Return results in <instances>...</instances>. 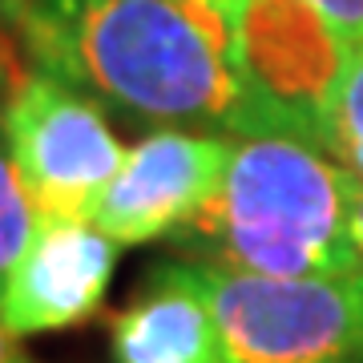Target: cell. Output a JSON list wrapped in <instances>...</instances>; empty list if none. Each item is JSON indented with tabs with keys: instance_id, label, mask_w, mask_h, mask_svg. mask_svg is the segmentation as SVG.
<instances>
[{
	"instance_id": "cell-1",
	"label": "cell",
	"mask_w": 363,
	"mask_h": 363,
	"mask_svg": "<svg viewBox=\"0 0 363 363\" xmlns=\"http://www.w3.org/2000/svg\"><path fill=\"white\" fill-rule=\"evenodd\" d=\"M25 65L101 109L178 130H238L234 16L186 0H21Z\"/></svg>"
},
{
	"instance_id": "cell-2",
	"label": "cell",
	"mask_w": 363,
	"mask_h": 363,
	"mask_svg": "<svg viewBox=\"0 0 363 363\" xmlns=\"http://www.w3.org/2000/svg\"><path fill=\"white\" fill-rule=\"evenodd\" d=\"M178 242L255 274L363 271L351 242V174L323 145L283 133L234 138L218 194Z\"/></svg>"
},
{
	"instance_id": "cell-3",
	"label": "cell",
	"mask_w": 363,
	"mask_h": 363,
	"mask_svg": "<svg viewBox=\"0 0 363 363\" xmlns=\"http://www.w3.org/2000/svg\"><path fill=\"white\" fill-rule=\"evenodd\" d=\"M230 363H359L363 271L255 274L186 259Z\"/></svg>"
},
{
	"instance_id": "cell-4",
	"label": "cell",
	"mask_w": 363,
	"mask_h": 363,
	"mask_svg": "<svg viewBox=\"0 0 363 363\" xmlns=\"http://www.w3.org/2000/svg\"><path fill=\"white\" fill-rule=\"evenodd\" d=\"M347 37L311 0H242L234 13L238 130L303 138L327 150V121L347 69Z\"/></svg>"
},
{
	"instance_id": "cell-5",
	"label": "cell",
	"mask_w": 363,
	"mask_h": 363,
	"mask_svg": "<svg viewBox=\"0 0 363 363\" xmlns=\"http://www.w3.org/2000/svg\"><path fill=\"white\" fill-rule=\"evenodd\" d=\"M0 121L37 218L93 222L125 157L101 105L49 73L25 69L0 105Z\"/></svg>"
},
{
	"instance_id": "cell-6",
	"label": "cell",
	"mask_w": 363,
	"mask_h": 363,
	"mask_svg": "<svg viewBox=\"0 0 363 363\" xmlns=\"http://www.w3.org/2000/svg\"><path fill=\"white\" fill-rule=\"evenodd\" d=\"M230 142L206 130L157 125L125 150L117 178L93 210V226L117 247L178 238L218 194Z\"/></svg>"
},
{
	"instance_id": "cell-7",
	"label": "cell",
	"mask_w": 363,
	"mask_h": 363,
	"mask_svg": "<svg viewBox=\"0 0 363 363\" xmlns=\"http://www.w3.org/2000/svg\"><path fill=\"white\" fill-rule=\"evenodd\" d=\"M113 267L117 242L93 222L40 218L0 295V319L21 339L85 323L105 307Z\"/></svg>"
},
{
	"instance_id": "cell-8",
	"label": "cell",
	"mask_w": 363,
	"mask_h": 363,
	"mask_svg": "<svg viewBox=\"0 0 363 363\" xmlns=\"http://www.w3.org/2000/svg\"><path fill=\"white\" fill-rule=\"evenodd\" d=\"M113 363H230L186 259L154 262L142 291L109 323Z\"/></svg>"
},
{
	"instance_id": "cell-9",
	"label": "cell",
	"mask_w": 363,
	"mask_h": 363,
	"mask_svg": "<svg viewBox=\"0 0 363 363\" xmlns=\"http://www.w3.org/2000/svg\"><path fill=\"white\" fill-rule=\"evenodd\" d=\"M37 206L28 198L25 182L16 174V162L9 154V138H4V121H0V295L9 286V274L21 262L25 247L37 234Z\"/></svg>"
},
{
	"instance_id": "cell-10",
	"label": "cell",
	"mask_w": 363,
	"mask_h": 363,
	"mask_svg": "<svg viewBox=\"0 0 363 363\" xmlns=\"http://www.w3.org/2000/svg\"><path fill=\"white\" fill-rule=\"evenodd\" d=\"M327 154L363 182V40L351 45L347 69L339 81L331 121H327Z\"/></svg>"
},
{
	"instance_id": "cell-11",
	"label": "cell",
	"mask_w": 363,
	"mask_h": 363,
	"mask_svg": "<svg viewBox=\"0 0 363 363\" xmlns=\"http://www.w3.org/2000/svg\"><path fill=\"white\" fill-rule=\"evenodd\" d=\"M25 52H21V40H16L13 25L9 21H0V105L4 97L13 93V85L25 77Z\"/></svg>"
},
{
	"instance_id": "cell-12",
	"label": "cell",
	"mask_w": 363,
	"mask_h": 363,
	"mask_svg": "<svg viewBox=\"0 0 363 363\" xmlns=\"http://www.w3.org/2000/svg\"><path fill=\"white\" fill-rule=\"evenodd\" d=\"M311 4L347 37V45L363 40V0H311Z\"/></svg>"
},
{
	"instance_id": "cell-13",
	"label": "cell",
	"mask_w": 363,
	"mask_h": 363,
	"mask_svg": "<svg viewBox=\"0 0 363 363\" xmlns=\"http://www.w3.org/2000/svg\"><path fill=\"white\" fill-rule=\"evenodd\" d=\"M351 242H355L363 262V182L359 178H351Z\"/></svg>"
},
{
	"instance_id": "cell-14",
	"label": "cell",
	"mask_w": 363,
	"mask_h": 363,
	"mask_svg": "<svg viewBox=\"0 0 363 363\" xmlns=\"http://www.w3.org/2000/svg\"><path fill=\"white\" fill-rule=\"evenodd\" d=\"M0 363H33V355L21 347V335H13L4 319H0Z\"/></svg>"
},
{
	"instance_id": "cell-15",
	"label": "cell",
	"mask_w": 363,
	"mask_h": 363,
	"mask_svg": "<svg viewBox=\"0 0 363 363\" xmlns=\"http://www.w3.org/2000/svg\"><path fill=\"white\" fill-rule=\"evenodd\" d=\"M186 4H206V9H218V13H226V16H234L242 9V0H186Z\"/></svg>"
},
{
	"instance_id": "cell-16",
	"label": "cell",
	"mask_w": 363,
	"mask_h": 363,
	"mask_svg": "<svg viewBox=\"0 0 363 363\" xmlns=\"http://www.w3.org/2000/svg\"><path fill=\"white\" fill-rule=\"evenodd\" d=\"M16 4H21V0H0V21H9V25H13V13H16Z\"/></svg>"
},
{
	"instance_id": "cell-17",
	"label": "cell",
	"mask_w": 363,
	"mask_h": 363,
	"mask_svg": "<svg viewBox=\"0 0 363 363\" xmlns=\"http://www.w3.org/2000/svg\"><path fill=\"white\" fill-rule=\"evenodd\" d=\"M359 363H363V359H359Z\"/></svg>"
}]
</instances>
